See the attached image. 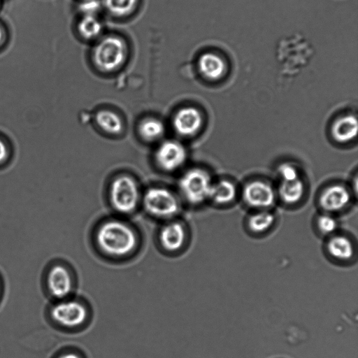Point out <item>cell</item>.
<instances>
[{"instance_id":"obj_21","label":"cell","mask_w":358,"mask_h":358,"mask_svg":"<svg viewBox=\"0 0 358 358\" xmlns=\"http://www.w3.org/2000/svg\"><path fill=\"white\" fill-rule=\"evenodd\" d=\"M80 35L87 39L97 37L102 31V24L96 15H83L78 24Z\"/></svg>"},{"instance_id":"obj_25","label":"cell","mask_w":358,"mask_h":358,"mask_svg":"<svg viewBox=\"0 0 358 358\" xmlns=\"http://www.w3.org/2000/svg\"><path fill=\"white\" fill-rule=\"evenodd\" d=\"M100 7L99 0H84L80 4V9L83 15H96Z\"/></svg>"},{"instance_id":"obj_30","label":"cell","mask_w":358,"mask_h":358,"mask_svg":"<svg viewBox=\"0 0 358 358\" xmlns=\"http://www.w3.org/2000/svg\"><path fill=\"white\" fill-rule=\"evenodd\" d=\"M0 289H1V282H0Z\"/></svg>"},{"instance_id":"obj_27","label":"cell","mask_w":358,"mask_h":358,"mask_svg":"<svg viewBox=\"0 0 358 358\" xmlns=\"http://www.w3.org/2000/svg\"><path fill=\"white\" fill-rule=\"evenodd\" d=\"M8 156V150L4 143L0 139V163L3 162Z\"/></svg>"},{"instance_id":"obj_12","label":"cell","mask_w":358,"mask_h":358,"mask_svg":"<svg viewBox=\"0 0 358 358\" xmlns=\"http://www.w3.org/2000/svg\"><path fill=\"white\" fill-rule=\"evenodd\" d=\"M198 69L206 78L216 80L222 78L226 70L223 59L213 52L203 53L198 59Z\"/></svg>"},{"instance_id":"obj_24","label":"cell","mask_w":358,"mask_h":358,"mask_svg":"<svg viewBox=\"0 0 358 358\" xmlns=\"http://www.w3.org/2000/svg\"><path fill=\"white\" fill-rule=\"evenodd\" d=\"M278 172L282 181H292L300 178L296 167L289 163H283L279 166Z\"/></svg>"},{"instance_id":"obj_20","label":"cell","mask_w":358,"mask_h":358,"mask_svg":"<svg viewBox=\"0 0 358 358\" xmlns=\"http://www.w3.org/2000/svg\"><path fill=\"white\" fill-rule=\"evenodd\" d=\"M274 222V215L267 210H262L252 214L248 219V224L252 232L262 234L267 231Z\"/></svg>"},{"instance_id":"obj_11","label":"cell","mask_w":358,"mask_h":358,"mask_svg":"<svg viewBox=\"0 0 358 358\" xmlns=\"http://www.w3.org/2000/svg\"><path fill=\"white\" fill-rule=\"evenodd\" d=\"M350 192L345 186L332 185L320 194V205L327 212H336L345 208L350 203Z\"/></svg>"},{"instance_id":"obj_3","label":"cell","mask_w":358,"mask_h":358,"mask_svg":"<svg viewBox=\"0 0 358 358\" xmlns=\"http://www.w3.org/2000/svg\"><path fill=\"white\" fill-rule=\"evenodd\" d=\"M179 185L182 194L188 202L199 204L209 199L213 182L206 171L195 168L183 174Z\"/></svg>"},{"instance_id":"obj_10","label":"cell","mask_w":358,"mask_h":358,"mask_svg":"<svg viewBox=\"0 0 358 358\" xmlns=\"http://www.w3.org/2000/svg\"><path fill=\"white\" fill-rule=\"evenodd\" d=\"M202 123L203 118L200 111L193 106L179 109L173 119L175 131L183 136H190L196 134Z\"/></svg>"},{"instance_id":"obj_9","label":"cell","mask_w":358,"mask_h":358,"mask_svg":"<svg viewBox=\"0 0 358 358\" xmlns=\"http://www.w3.org/2000/svg\"><path fill=\"white\" fill-rule=\"evenodd\" d=\"M243 196L247 205L259 209L268 208L275 201V192L272 187L259 180L248 182L243 189Z\"/></svg>"},{"instance_id":"obj_16","label":"cell","mask_w":358,"mask_h":358,"mask_svg":"<svg viewBox=\"0 0 358 358\" xmlns=\"http://www.w3.org/2000/svg\"><path fill=\"white\" fill-rule=\"evenodd\" d=\"M304 189L303 182L299 178L292 181H282L279 187V194L285 203L294 204L301 199Z\"/></svg>"},{"instance_id":"obj_7","label":"cell","mask_w":358,"mask_h":358,"mask_svg":"<svg viewBox=\"0 0 358 358\" xmlns=\"http://www.w3.org/2000/svg\"><path fill=\"white\" fill-rule=\"evenodd\" d=\"M186 157L185 147L174 140L162 143L155 153L158 166L166 171H173L180 168L185 162Z\"/></svg>"},{"instance_id":"obj_1","label":"cell","mask_w":358,"mask_h":358,"mask_svg":"<svg viewBox=\"0 0 358 358\" xmlns=\"http://www.w3.org/2000/svg\"><path fill=\"white\" fill-rule=\"evenodd\" d=\"M133 229L119 220H109L98 229L96 241L101 250L113 256H123L131 252L136 245Z\"/></svg>"},{"instance_id":"obj_14","label":"cell","mask_w":358,"mask_h":358,"mask_svg":"<svg viewBox=\"0 0 358 358\" xmlns=\"http://www.w3.org/2000/svg\"><path fill=\"white\" fill-rule=\"evenodd\" d=\"M327 250L331 258L343 262L351 259L355 254L352 241L341 234H333L330 237L327 243Z\"/></svg>"},{"instance_id":"obj_19","label":"cell","mask_w":358,"mask_h":358,"mask_svg":"<svg viewBox=\"0 0 358 358\" xmlns=\"http://www.w3.org/2000/svg\"><path fill=\"white\" fill-rule=\"evenodd\" d=\"M138 131L143 138L152 141L162 136L164 126L159 120L153 117L146 118L140 123Z\"/></svg>"},{"instance_id":"obj_6","label":"cell","mask_w":358,"mask_h":358,"mask_svg":"<svg viewBox=\"0 0 358 358\" xmlns=\"http://www.w3.org/2000/svg\"><path fill=\"white\" fill-rule=\"evenodd\" d=\"M49 313L51 320L56 324L69 328L81 325L87 315L82 303L64 299L52 306Z\"/></svg>"},{"instance_id":"obj_8","label":"cell","mask_w":358,"mask_h":358,"mask_svg":"<svg viewBox=\"0 0 358 358\" xmlns=\"http://www.w3.org/2000/svg\"><path fill=\"white\" fill-rule=\"evenodd\" d=\"M45 285L49 294L54 299L58 300L66 299L73 289L70 272L63 265L52 266L45 277Z\"/></svg>"},{"instance_id":"obj_13","label":"cell","mask_w":358,"mask_h":358,"mask_svg":"<svg viewBox=\"0 0 358 358\" xmlns=\"http://www.w3.org/2000/svg\"><path fill=\"white\" fill-rule=\"evenodd\" d=\"M358 122L355 116L346 115L338 118L331 127L334 138L340 143H347L357 137Z\"/></svg>"},{"instance_id":"obj_5","label":"cell","mask_w":358,"mask_h":358,"mask_svg":"<svg viewBox=\"0 0 358 358\" xmlns=\"http://www.w3.org/2000/svg\"><path fill=\"white\" fill-rule=\"evenodd\" d=\"M143 204L150 214L158 217H171L179 208L178 200L174 194L162 187L150 188L144 195Z\"/></svg>"},{"instance_id":"obj_18","label":"cell","mask_w":358,"mask_h":358,"mask_svg":"<svg viewBox=\"0 0 358 358\" xmlns=\"http://www.w3.org/2000/svg\"><path fill=\"white\" fill-rule=\"evenodd\" d=\"M99 127L106 132L117 134L121 132L123 124L120 116L109 110H101L97 112L95 117Z\"/></svg>"},{"instance_id":"obj_28","label":"cell","mask_w":358,"mask_h":358,"mask_svg":"<svg viewBox=\"0 0 358 358\" xmlns=\"http://www.w3.org/2000/svg\"><path fill=\"white\" fill-rule=\"evenodd\" d=\"M57 358H81V357L76 352H69L61 355Z\"/></svg>"},{"instance_id":"obj_2","label":"cell","mask_w":358,"mask_h":358,"mask_svg":"<svg viewBox=\"0 0 358 358\" xmlns=\"http://www.w3.org/2000/svg\"><path fill=\"white\" fill-rule=\"evenodd\" d=\"M126 45L117 36H107L101 39L93 51L96 66L104 71H112L120 67L126 56Z\"/></svg>"},{"instance_id":"obj_15","label":"cell","mask_w":358,"mask_h":358,"mask_svg":"<svg viewBox=\"0 0 358 358\" xmlns=\"http://www.w3.org/2000/svg\"><path fill=\"white\" fill-rule=\"evenodd\" d=\"M185 232L178 222L169 223L162 229L159 240L163 248L169 251H176L184 244Z\"/></svg>"},{"instance_id":"obj_22","label":"cell","mask_w":358,"mask_h":358,"mask_svg":"<svg viewBox=\"0 0 358 358\" xmlns=\"http://www.w3.org/2000/svg\"><path fill=\"white\" fill-rule=\"evenodd\" d=\"M137 0H103L106 10L113 15L121 17L129 14L135 8Z\"/></svg>"},{"instance_id":"obj_4","label":"cell","mask_w":358,"mask_h":358,"mask_svg":"<svg viewBox=\"0 0 358 358\" xmlns=\"http://www.w3.org/2000/svg\"><path fill=\"white\" fill-rule=\"evenodd\" d=\"M110 196L115 210L122 213H129L136 208L138 202V185L129 176H118L111 184Z\"/></svg>"},{"instance_id":"obj_23","label":"cell","mask_w":358,"mask_h":358,"mask_svg":"<svg viewBox=\"0 0 358 358\" xmlns=\"http://www.w3.org/2000/svg\"><path fill=\"white\" fill-rule=\"evenodd\" d=\"M317 225L321 234L324 235H333L338 228V222L330 214H323L318 217Z\"/></svg>"},{"instance_id":"obj_29","label":"cell","mask_w":358,"mask_h":358,"mask_svg":"<svg viewBox=\"0 0 358 358\" xmlns=\"http://www.w3.org/2000/svg\"><path fill=\"white\" fill-rule=\"evenodd\" d=\"M1 3H2V1H1V0H0V8H1Z\"/></svg>"},{"instance_id":"obj_26","label":"cell","mask_w":358,"mask_h":358,"mask_svg":"<svg viewBox=\"0 0 358 358\" xmlns=\"http://www.w3.org/2000/svg\"><path fill=\"white\" fill-rule=\"evenodd\" d=\"M8 39V32L3 24L0 22V48H2Z\"/></svg>"},{"instance_id":"obj_17","label":"cell","mask_w":358,"mask_h":358,"mask_svg":"<svg viewBox=\"0 0 358 358\" xmlns=\"http://www.w3.org/2000/svg\"><path fill=\"white\" fill-rule=\"evenodd\" d=\"M236 194L234 185L229 180H222L216 183H213L209 199L217 203L226 204L234 199Z\"/></svg>"}]
</instances>
